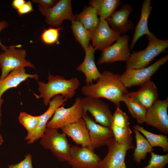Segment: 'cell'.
Returning a JSON list of instances; mask_svg holds the SVG:
<instances>
[{
    "instance_id": "1",
    "label": "cell",
    "mask_w": 168,
    "mask_h": 168,
    "mask_svg": "<svg viewBox=\"0 0 168 168\" xmlns=\"http://www.w3.org/2000/svg\"><path fill=\"white\" fill-rule=\"evenodd\" d=\"M82 92L86 97L103 98L120 107L123 96L128 91L121 80L120 75L108 71L101 73L95 84L85 85Z\"/></svg>"
},
{
    "instance_id": "2",
    "label": "cell",
    "mask_w": 168,
    "mask_h": 168,
    "mask_svg": "<svg viewBox=\"0 0 168 168\" xmlns=\"http://www.w3.org/2000/svg\"><path fill=\"white\" fill-rule=\"evenodd\" d=\"M48 82L45 83L38 81L40 94H35L37 99L42 98L44 105L47 106L54 96L60 95L68 99L72 98L76 94V90L80 85V82L77 77L66 79L63 76H54L49 72Z\"/></svg>"
},
{
    "instance_id": "3",
    "label": "cell",
    "mask_w": 168,
    "mask_h": 168,
    "mask_svg": "<svg viewBox=\"0 0 168 168\" xmlns=\"http://www.w3.org/2000/svg\"><path fill=\"white\" fill-rule=\"evenodd\" d=\"M148 44L144 50L134 51L126 62V69H139L147 67L154 58L168 47V40L157 38L154 33L146 35Z\"/></svg>"
},
{
    "instance_id": "4",
    "label": "cell",
    "mask_w": 168,
    "mask_h": 168,
    "mask_svg": "<svg viewBox=\"0 0 168 168\" xmlns=\"http://www.w3.org/2000/svg\"><path fill=\"white\" fill-rule=\"evenodd\" d=\"M40 143L45 149L50 150L59 161L67 162L69 160L71 146L66 135L59 133L58 129L46 128Z\"/></svg>"
},
{
    "instance_id": "5",
    "label": "cell",
    "mask_w": 168,
    "mask_h": 168,
    "mask_svg": "<svg viewBox=\"0 0 168 168\" xmlns=\"http://www.w3.org/2000/svg\"><path fill=\"white\" fill-rule=\"evenodd\" d=\"M21 45H12L0 54V68L1 74L0 80L6 77L11 72L20 67L35 69L34 66L26 59V50L19 49Z\"/></svg>"
},
{
    "instance_id": "6",
    "label": "cell",
    "mask_w": 168,
    "mask_h": 168,
    "mask_svg": "<svg viewBox=\"0 0 168 168\" xmlns=\"http://www.w3.org/2000/svg\"><path fill=\"white\" fill-rule=\"evenodd\" d=\"M132 137L126 142L118 144L114 137L109 139L106 145L108 148L107 153L100 162L98 168H127L125 158L128 151L134 149Z\"/></svg>"
},
{
    "instance_id": "7",
    "label": "cell",
    "mask_w": 168,
    "mask_h": 168,
    "mask_svg": "<svg viewBox=\"0 0 168 168\" xmlns=\"http://www.w3.org/2000/svg\"><path fill=\"white\" fill-rule=\"evenodd\" d=\"M64 105L58 108L55 111L52 118L46 124V128L58 129L77 122L84 112L82 99L77 97L72 105L65 108Z\"/></svg>"
},
{
    "instance_id": "8",
    "label": "cell",
    "mask_w": 168,
    "mask_h": 168,
    "mask_svg": "<svg viewBox=\"0 0 168 168\" xmlns=\"http://www.w3.org/2000/svg\"><path fill=\"white\" fill-rule=\"evenodd\" d=\"M168 60V54L151 65L139 69H126L120 75L121 80L127 88L141 86L150 80L151 77L162 65Z\"/></svg>"
},
{
    "instance_id": "9",
    "label": "cell",
    "mask_w": 168,
    "mask_h": 168,
    "mask_svg": "<svg viewBox=\"0 0 168 168\" xmlns=\"http://www.w3.org/2000/svg\"><path fill=\"white\" fill-rule=\"evenodd\" d=\"M84 113L88 111L95 122L110 128L113 122V114L108 105L100 98L85 97L82 99Z\"/></svg>"
},
{
    "instance_id": "10",
    "label": "cell",
    "mask_w": 168,
    "mask_h": 168,
    "mask_svg": "<svg viewBox=\"0 0 168 168\" xmlns=\"http://www.w3.org/2000/svg\"><path fill=\"white\" fill-rule=\"evenodd\" d=\"M129 35L121 36L116 42L102 51L97 63L100 65L105 63L123 61L126 62L131 55L128 43Z\"/></svg>"
},
{
    "instance_id": "11",
    "label": "cell",
    "mask_w": 168,
    "mask_h": 168,
    "mask_svg": "<svg viewBox=\"0 0 168 168\" xmlns=\"http://www.w3.org/2000/svg\"><path fill=\"white\" fill-rule=\"evenodd\" d=\"M168 97L165 100L157 99L147 109L145 122L148 125L156 128L161 133H168Z\"/></svg>"
},
{
    "instance_id": "12",
    "label": "cell",
    "mask_w": 168,
    "mask_h": 168,
    "mask_svg": "<svg viewBox=\"0 0 168 168\" xmlns=\"http://www.w3.org/2000/svg\"><path fill=\"white\" fill-rule=\"evenodd\" d=\"M101 160L94 149L72 145L70 149V158L67 161L72 168H98Z\"/></svg>"
},
{
    "instance_id": "13",
    "label": "cell",
    "mask_w": 168,
    "mask_h": 168,
    "mask_svg": "<svg viewBox=\"0 0 168 168\" xmlns=\"http://www.w3.org/2000/svg\"><path fill=\"white\" fill-rule=\"evenodd\" d=\"M90 31L92 46L95 50L101 51L112 45L121 36L110 27L106 20L100 17L98 26Z\"/></svg>"
},
{
    "instance_id": "14",
    "label": "cell",
    "mask_w": 168,
    "mask_h": 168,
    "mask_svg": "<svg viewBox=\"0 0 168 168\" xmlns=\"http://www.w3.org/2000/svg\"><path fill=\"white\" fill-rule=\"evenodd\" d=\"M82 118L85 122L93 149L106 145L107 142L114 137L110 128L97 124L87 113H83Z\"/></svg>"
},
{
    "instance_id": "15",
    "label": "cell",
    "mask_w": 168,
    "mask_h": 168,
    "mask_svg": "<svg viewBox=\"0 0 168 168\" xmlns=\"http://www.w3.org/2000/svg\"><path fill=\"white\" fill-rule=\"evenodd\" d=\"M42 15L45 16V21L47 24L57 27H59L64 20H75L71 0L58 1L53 7Z\"/></svg>"
},
{
    "instance_id": "16",
    "label": "cell",
    "mask_w": 168,
    "mask_h": 168,
    "mask_svg": "<svg viewBox=\"0 0 168 168\" xmlns=\"http://www.w3.org/2000/svg\"><path fill=\"white\" fill-rule=\"evenodd\" d=\"M132 6L128 3L122 5L120 10L115 11L106 20L110 28L120 35H124L133 28V23L128 17Z\"/></svg>"
},
{
    "instance_id": "17",
    "label": "cell",
    "mask_w": 168,
    "mask_h": 168,
    "mask_svg": "<svg viewBox=\"0 0 168 168\" xmlns=\"http://www.w3.org/2000/svg\"><path fill=\"white\" fill-rule=\"evenodd\" d=\"M68 99L60 95L54 97L49 102V106L47 110L40 116L39 125L34 132L30 136L25 137L28 144L33 143L41 138L46 129V124L53 115L56 110L59 107L64 105Z\"/></svg>"
},
{
    "instance_id": "18",
    "label": "cell",
    "mask_w": 168,
    "mask_h": 168,
    "mask_svg": "<svg viewBox=\"0 0 168 168\" xmlns=\"http://www.w3.org/2000/svg\"><path fill=\"white\" fill-rule=\"evenodd\" d=\"M61 129L63 133L71 138L77 144L81 145L82 147L94 149L92 147L85 122L82 118L77 122L66 125Z\"/></svg>"
},
{
    "instance_id": "19",
    "label": "cell",
    "mask_w": 168,
    "mask_h": 168,
    "mask_svg": "<svg viewBox=\"0 0 168 168\" xmlns=\"http://www.w3.org/2000/svg\"><path fill=\"white\" fill-rule=\"evenodd\" d=\"M95 49L92 45H89L85 51V56L83 62L76 68V70L83 73L85 76L86 85L92 84L101 76L96 64L94 58Z\"/></svg>"
},
{
    "instance_id": "20",
    "label": "cell",
    "mask_w": 168,
    "mask_h": 168,
    "mask_svg": "<svg viewBox=\"0 0 168 168\" xmlns=\"http://www.w3.org/2000/svg\"><path fill=\"white\" fill-rule=\"evenodd\" d=\"M128 94L133 100L140 103L147 110L152 105L158 97L156 86L154 82L151 80L141 86L138 91L128 92Z\"/></svg>"
},
{
    "instance_id": "21",
    "label": "cell",
    "mask_w": 168,
    "mask_h": 168,
    "mask_svg": "<svg viewBox=\"0 0 168 168\" xmlns=\"http://www.w3.org/2000/svg\"><path fill=\"white\" fill-rule=\"evenodd\" d=\"M25 68H18L11 72L5 78L0 80V99L3 94L7 90L16 87L21 82L29 78L38 81L39 76L37 74L27 73Z\"/></svg>"
},
{
    "instance_id": "22",
    "label": "cell",
    "mask_w": 168,
    "mask_h": 168,
    "mask_svg": "<svg viewBox=\"0 0 168 168\" xmlns=\"http://www.w3.org/2000/svg\"><path fill=\"white\" fill-rule=\"evenodd\" d=\"M151 0H145L142 2L141 14L139 21L135 27L133 39L129 47L132 49L138 40L144 35H152L148 28V20L153 7Z\"/></svg>"
},
{
    "instance_id": "23",
    "label": "cell",
    "mask_w": 168,
    "mask_h": 168,
    "mask_svg": "<svg viewBox=\"0 0 168 168\" xmlns=\"http://www.w3.org/2000/svg\"><path fill=\"white\" fill-rule=\"evenodd\" d=\"M122 3L120 0H91L89 2L95 8L97 15L106 20Z\"/></svg>"
},
{
    "instance_id": "24",
    "label": "cell",
    "mask_w": 168,
    "mask_h": 168,
    "mask_svg": "<svg viewBox=\"0 0 168 168\" xmlns=\"http://www.w3.org/2000/svg\"><path fill=\"white\" fill-rule=\"evenodd\" d=\"M133 128L135 134L136 146L133 154V159L138 164L145 159L147 153L153 152L154 149L152 147L147 140L136 128Z\"/></svg>"
},
{
    "instance_id": "25",
    "label": "cell",
    "mask_w": 168,
    "mask_h": 168,
    "mask_svg": "<svg viewBox=\"0 0 168 168\" xmlns=\"http://www.w3.org/2000/svg\"><path fill=\"white\" fill-rule=\"evenodd\" d=\"M74 20L80 22L88 30L91 31L99 24L100 18L96 11L93 7H85L82 12L74 15Z\"/></svg>"
},
{
    "instance_id": "26",
    "label": "cell",
    "mask_w": 168,
    "mask_h": 168,
    "mask_svg": "<svg viewBox=\"0 0 168 168\" xmlns=\"http://www.w3.org/2000/svg\"><path fill=\"white\" fill-rule=\"evenodd\" d=\"M128 92L123 96L122 101L125 104L131 116L138 124H142L145 122L147 110L140 103L131 98Z\"/></svg>"
},
{
    "instance_id": "27",
    "label": "cell",
    "mask_w": 168,
    "mask_h": 168,
    "mask_svg": "<svg viewBox=\"0 0 168 168\" xmlns=\"http://www.w3.org/2000/svg\"><path fill=\"white\" fill-rule=\"evenodd\" d=\"M71 28L76 41L81 44L85 52L87 49L91 40V32L79 21H71Z\"/></svg>"
},
{
    "instance_id": "28",
    "label": "cell",
    "mask_w": 168,
    "mask_h": 168,
    "mask_svg": "<svg viewBox=\"0 0 168 168\" xmlns=\"http://www.w3.org/2000/svg\"><path fill=\"white\" fill-rule=\"evenodd\" d=\"M133 127L137 129L146 138L152 147H161L165 152H168L167 136L162 134H155L146 130L142 127L136 124Z\"/></svg>"
},
{
    "instance_id": "29",
    "label": "cell",
    "mask_w": 168,
    "mask_h": 168,
    "mask_svg": "<svg viewBox=\"0 0 168 168\" xmlns=\"http://www.w3.org/2000/svg\"><path fill=\"white\" fill-rule=\"evenodd\" d=\"M18 119L27 132L26 137L30 136L34 132L40 123L39 116H33L23 112L20 113Z\"/></svg>"
},
{
    "instance_id": "30",
    "label": "cell",
    "mask_w": 168,
    "mask_h": 168,
    "mask_svg": "<svg viewBox=\"0 0 168 168\" xmlns=\"http://www.w3.org/2000/svg\"><path fill=\"white\" fill-rule=\"evenodd\" d=\"M110 128L112 131L114 138L118 144L125 143L132 136V131L129 127L126 128L119 127L112 123Z\"/></svg>"
},
{
    "instance_id": "31",
    "label": "cell",
    "mask_w": 168,
    "mask_h": 168,
    "mask_svg": "<svg viewBox=\"0 0 168 168\" xmlns=\"http://www.w3.org/2000/svg\"><path fill=\"white\" fill-rule=\"evenodd\" d=\"M62 29L61 27L44 29L41 35V39L44 43L47 44H59V32Z\"/></svg>"
},
{
    "instance_id": "32",
    "label": "cell",
    "mask_w": 168,
    "mask_h": 168,
    "mask_svg": "<svg viewBox=\"0 0 168 168\" xmlns=\"http://www.w3.org/2000/svg\"><path fill=\"white\" fill-rule=\"evenodd\" d=\"M151 157L147 166L143 168H164L168 163V154L160 155L153 152L150 153Z\"/></svg>"
},
{
    "instance_id": "33",
    "label": "cell",
    "mask_w": 168,
    "mask_h": 168,
    "mask_svg": "<svg viewBox=\"0 0 168 168\" xmlns=\"http://www.w3.org/2000/svg\"><path fill=\"white\" fill-rule=\"evenodd\" d=\"M113 117L112 123L116 126L123 128L129 127V118L120 107H116Z\"/></svg>"
},
{
    "instance_id": "34",
    "label": "cell",
    "mask_w": 168,
    "mask_h": 168,
    "mask_svg": "<svg viewBox=\"0 0 168 168\" xmlns=\"http://www.w3.org/2000/svg\"><path fill=\"white\" fill-rule=\"evenodd\" d=\"M32 2L37 4L38 9L42 14L45 11L53 7L58 1L56 0H33Z\"/></svg>"
},
{
    "instance_id": "35",
    "label": "cell",
    "mask_w": 168,
    "mask_h": 168,
    "mask_svg": "<svg viewBox=\"0 0 168 168\" xmlns=\"http://www.w3.org/2000/svg\"><path fill=\"white\" fill-rule=\"evenodd\" d=\"M8 168H33L31 155L28 153L25 156V158L19 162L8 166Z\"/></svg>"
},
{
    "instance_id": "36",
    "label": "cell",
    "mask_w": 168,
    "mask_h": 168,
    "mask_svg": "<svg viewBox=\"0 0 168 168\" xmlns=\"http://www.w3.org/2000/svg\"><path fill=\"white\" fill-rule=\"evenodd\" d=\"M17 12L18 14L20 16L28 13L34 11L30 1H28L26 3L20 8L18 9Z\"/></svg>"
},
{
    "instance_id": "37",
    "label": "cell",
    "mask_w": 168,
    "mask_h": 168,
    "mask_svg": "<svg viewBox=\"0 0 168 168\" xmlns=\"http://www.w3.org/2000/svg\"><path fill=\"white\" fill-rule=\"evenodd\" d=\"M8 26V23L7 22L5 21H0V32L1 31L6 28ZM0 46L1 48L2 49L3 51L8 47L6 46L3 45L1 42L0 39Z\"/></svg>"
},
{
    "instance_id": "38",
    "label": "cell",
    "mask_w": 168,
    "mask_h": 168,
    "mask_svg": "<svg viewBox=\"0 0 168 168\" xmlns=\"http://www.w3.org/2000/svg\"><path fill=\"white\" fill-rule=\"evenodd\" d=\"M26 2L24 0H13L11 3L12 7L17 10L22 7Z\"/></svg>"
},
{
    "instance_id": "39",
    "label": "cell",
    "mask_w": 168,
    "mask_h": 168,
    "mask_svg": "<svg viewBox=\"0 0 168 168\" xmlns=\"http://www.w3.org/2000/svg\"><path fill=\"white\" fill-rule=\"evenodd\" d=\"M3 99L2 98H1L0 99V126L1 125V117L2 116L1 108H2V106L3 103ZM3 141H3V139L1 135V134L0 133V146L2 145V144L3 142Z\"/></svg>"
}]
</instances>
